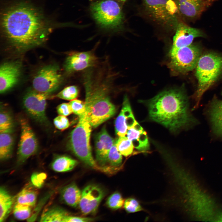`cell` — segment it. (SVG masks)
I'll return each instance as SVG.
<instances>
[{
    "label": "cell",
    "mask_w": 222,
    "mask_h": 222,
    "mask_svg": "<svg viewBox=\"0 0 222 222\" xmlns=\"http://www.w3.org/2000/svg\"><path fill=\"white\" fill-rule=\"evenodd\" d=\"M68 215L67 211L61 208L53 207L43 212L40 218V222H64Z\"/></svg>",
    "instance_id": "cell-25"
},
{
    "label": "cell",
    "mask_w": 222,
    "mask_h": 222,
    "mask_svg": "<svg viewBox=\"0 0 222 222\" xmlns=\"http://www.w3.org/2000/svg\"><path fill=\"white\" fill-rule=\"evenodd\" d=\"M78 163L76 160L68 156L57 155L53 160L51 167L55 171L65 172L72 170Z\"/></svg>",
    "instance_id": "cell-23"
},
{
    "label": "cell",
    "mask_w": 222,
    "mask_h": 222,
    "mask_svg": "<svg viewBox=\"0 0 222 222\" xmlns=\"http://www.w3.org/2000/svg\"><path fill=\"white\" fill-rule=\"evenodd\" d=\"M122 2H124L126 1V0H117Z\"/></svg>",
    "instance_id": "cell-39"
},
{
    "label": "cell",
    "mask_w": 222,
    "mask_h": 222,
    "mask_svg": "<svg viewBox=\"0 0 222 222\" xmlns=\"http://www.w3.org/2000/svg\"><path fill=\"white\" fill-rule=\"evenodd\" d=\"M31 207L26 205L15 203L13 207V213L17 219L23 220L29 218Z\"/></svg>",
    "instance_id": "cell-30"
},
{
    "label": "cell",
    "mask_w": 222,
    "mask_h": 222,
    "mask_svg": "<svg viewBox=\"0 0 222 222\" xmlns=\"http://www.w3.org/2000/svg\"><path fill=\"white\" fill-rule=\"evenodd\" d=\"M117 150L122 155L127 157L133 152L134 146L131 142L125 136H119L116 141Z\"/></svg>",
    "instance_id": "cell-27"
},
{
    "label": "cell",
    "mask_w": 222,
    "mask_h": 222,
    "mask_svg": "<svg viewBox=\"0 0 222 222\" xmlns=\"http://www.w3.org/2000/svg\"><path fill=\"white\" fill-rule=\"evenodd\" d=\"M79 89L77 86L71 85L67 87L58 93L56 97L66 100L75 99L79 94Z\"/></svg>",
    "instance_id": "cell-31"
},
{
    "label": "cell",
    "mask_w": 222,
    "mask_h": 222,
    "mask_svg": "<svg viewBox=\"0 0 222 222\" xmlns=\"http://www.w3.org/2000/svg\"><path fill=\"white\" fill-rule=\"evenodd\" d=\"M124 205L125 210L128 213H134L142 210L138 202L133 198L127 199L124 201Z\"/></svg>",
    "instance_id": "cell-33"
},
{
    "label": "cell",
    "mask_w": 222,
    "mask_h": 222,
    "mask_svg": "<svg viewBox=\"0 0 222 222\" xmlns=\"http://www.w3.org/2000/svg\"><path fill=\"white\" fill-rule=\"evenodd\" d=\"M204 36L200 30L191 27L180 21L175 31L171 48L176 49L188 46L192 43L195 38Z\"/></svg>",
    "instance_id": "cell-15"
},
{
    "label": "cell",
    "mask_w": 222,
    "mask_h": 222,
    "mask_svg": "<svg viewBox=\"0 0 222 222\" xmlns=\"http://www.w3.org/2000/svg\"><path fill=\"white\" fill-rule=\"evenodd\" d=\"M136 122L126 96H125L121 111L115 121L116 134L119 136H125L128 129Z\"/></svg>",
    "instance_id": "cell-17"
},
{
    "label": "cell",
    "mask_w": 222,
    "mask_h": 222,
    "mask_svg": "<svg viewBox=\"0 0 222 222\" xmlns=\"http://www.w3.org/2000/svg\"><path fill=\"white\" fill-rule=\"evenodd\" d=\"M47 177V175L44 173H33L31 177V181L32 184L35 187H41Z\"/></svg>",
    "instance_id": "cell-35"
},
{
    "label": "cell",
    "mask_w": 222,
    "mask_h": 222,
    "mask_svg": "<svg viewBox=\"0 0 222 222\" xmlns=\"http://www.w3.org/2000/svg\"><path fill=\"white\" fill-rule=\"evenodd\" d=\"M92 68L88 69L83 76L85 92V112L89 121L96 128L113 117L116 108L109 95L111 84L101 73H96Z\"/></svg>",
    "instance_id": "cell-3"
},
{
    "label": "cell",
    "mask_w": 222,
    "mask_h": 222,
    "mask_svg": "<svg viewBox=\"0 0 222 222\" xmlns=\"http://www.w3.org/2000/svg\"><path fill=\"white\" fill-rule=\"evenodd\" d=\"M22 66L18 61L3 63L0 68V92L4 93L15 86L19 80Z\"/></svg>",
    "instance_id": "cell-14"
},
{
    "label": "cell",
    "mask_w": 222,
    "mask_h": 222,
    "mask_svg": "<svg viewBox=\"0 0 222 222\" xmlns=\"http://www.w3.org/2000/svg\"><path fill=\"white\" fill-rule=\"evenodd\" d=\"M91 14L101 28L113 31L123 30L124 17L119 5L113 0H101L92 3Z\"/></svg>",
    "instance_id": "cell-7"
},
{
    "label": "cell",
    "mask_w": 222,
    "mask_h": 222,
    "mask_svg": "<svg viewBox=\"0 0 222 222\" xmlns=\"http://www.w3.org/2000/svg\"><path fill=\"white\" fill-rule=\"evenodd\" d=\"M93 220L94 219L92 218L72 216L68 215L65 218L64 222H90Z\"/></svg>",
    "instance_id": "cell-38"
},
{
    "label": "cell",
    "mask_w": 222,
    "mask_h": 222,
    "mask_svg": "<svg viewBox=\"0 0 222 222\" xmlns=\"http://www.w3.org/2000/svg\"><path fill=\"white\" fill-rule=\"evenodd\" d=\"M72 112L75 114L79 116L85 111V102L77 99H74L69 103Z\"/></svg>",
    "instance_id": "cell-34"
},
{
    "label": "cell",
    "mask_w": 222,
    "mask_h": 222,
    "mask_svg": "<svg viewBox=\"0 0 222 222\" xmlns=\"http://www.w3.org/2000/svg\"><path fill=\"white\" fill-rule=\"evenodd\" d=\"M14 200L6 188L1 187L0 189V222L3 221L10 212Z\"/></svg>",
    "instance_id": "cell-22"
},
{
    "label": "cell",
    "mask_w": 222,
    "mask_h": 222,
    "mask_svg": "<svg viewBox=\"0 0 222 222\" xmlns=\"http://www.w3.org/2000/svg\"><path fill=\"white\" fill-rule=\"evenodd\" d=\"M211 121L215 132L222 135V101L215 99L210 107Z\"/></svg>",
    "instance_id": "cell-21"
},
{
    "label": "cell",
    "mask_w": 222,
    "mask_h": 222,
    "mask_svg": "<svg viewBox=\"0 0 222 222\" xmlns=\"http://www.w3.org/2000/svg\"><path fill=\"white\" fill-rule=\"evenodd\" d=\"M170 54L169 68L175 73H185L195 69L201 51L199 46L192 43L179 48H171Z\"/></svg>",
    "instance_id": "cell-8"
},
{
    "label": "cell",
    "mask_w": 222,
    "mask_h": 222,
    "mask_svg": "<svg viewBox=\"0 0 222 222\" xmlns=\"http://www.w3.org/2000/svg\"><path fill=\"white\" fill-rule=\"evenodd\" d=\"M180 17L193 18L199 15L207 5L205 0H174Z\"/></svg>",
    "instance_id": "cell-18"
},
{
    "label": "cell",
    "mask_w": 222,
    "mask_h": 222,
    "mask_svg": "<svg viewBox=\"0 0 222 222\" xmlns=\"http://www.w3.org/2000/svg\"><path fill=\"white\" fill-rule=\"evenodd\" d=\"M122 162V155L117 150L116 141H114L109 153L107 162H108L110 167L118 169V167L121 165Z\"/></svg>",
    "instance_id": "cell-28"
},
{
    "label": "cell",
    "mask_w": 222,
    "mask_h": 222,
    "mask_svg": "<svg viewBox=\"0 0 222 222\" xmlns=\"http://www.w3.org/2000/svg\"><path fill=\"white\" fill-rule=\"evenodd\" d=\"M149 116L173 132L190 125L193 119L189 111L187 97L181 89L162 92L147 101Z\"/></svg>",
    "instance_id": "cell-2"
},
{
    "label": "cell",
    "mask_w": 222,
    "mask_h": 222,
    "mask_svg": "<svg viewBox=\"0 0 222 222\" xmlns=\"http://www.w3.org/2000/svg\"><path fill=\"white\" fill-rule=\"evenodd\" d=\"M48 96V94L34 89L28 91L23 99V107L29 115L35 121L45 126L49 124L45 112Z\"/></svg>",
    "instance_id": "cell-10"
},
{
    "label": "cell",
    "mask_w": 222,
    "mask_h": 222,
    "mask_svg": "<svg viewBox=\"0 0 222 222\" xmlns=\"http://www.w3.org/2000/svg\"><path fill=\"white\" fill-rule=\"evenodd\" d=\"M62 80L58 67L49 65L43 67L37 73L33 80V87L37 91L48 94L58 88Z\"/></svg>",
    "instance_id": "cell-9"
},
{
    "label": "cell",
    "mask_w": 222,
    "mask_h": 222,
    "mask_svg": "<svg viewBox=\"0 0 222 222\" xmlns=\"http://www.w3.org/2000/svg\"><path fill=\"white\" fill-rule=\"evenodd\" d=\"M53 123L56 127L60 130L67 128L70 125L69 121L66 116L60 115L54 119Z\"/></svg>",
    "instance_id": "cell-36"
},
{
    "label": "cell",
    "mask_w": 222,
    "mask_h": 222,
    "mask_svg": "<svg viewBox=\"0 0 222 222\" xmlns=\"http://www.w3.org/2000/svg\"><path fill=\"white\" fill-rule=\"evenodd\" d=\"M57 111L60 115L67 116L73 113L69 103H63L58 105L56 108Z\"/></svg>",
    "instance_id": "cell-37"
},
{
    "label": "cell",
    "mask_w": 222,
    "mask_h": 222,
    "mask_svg": "<svg viewBox=\"0 0 222 222\" xmlns=\"http://www.w3.org/2000/svg\"><path fill=\"white\" fill-rule=\"evenodd\" d=\"M105 195L104 190L98 185L86 186L81 191L78 205L82 213L85 215L95 213Z\"/></svg>",
    "instance_id": "cell-13"
},
{
    "label": "cell",
    "mask_w": 222,
    "mask_h": 222,
    "mask_svg": "<svg viewBox=\"0 0 222 222\" xmlns=\"http://www.w3.org/2000/svg\"><path fill=\"white\" fill-rule=\"evenodd\" d=\"M37 192L31 187L27 186L24 188L16 197L15 203L29 206L31 207L35 204Z\"/></svg>",
    "instance_id": "cell-26"
},
{
    "label": "cell",
    "mask_w": 222,
    "mask_h": 222,
    "mask_svg": "<svg viewBox=\"0 0 222 222\" xmlns=\"http://www.w3.org/2000/svg\"><path fill=\"white\" fill-rule=\"evenodd\" d=\"M60 193L62 200L66 204L74 208L79 205L81 191L75 183H72L64 187Z\"/></svg>",
    "instance_id": "cell-20"
},
{
    "label": "cell",
    "mask_w": 222,
    "mask_h": 222,
    "mask_svg": "<svg viewBox=\"0 0 222 222\" xmlns=\"http://www.w3.org/2000/svg\"><path fill=\"white\" fill-rule=\"evenodd\" d=\"M0 133V159L3 161L8 159L12 155L14 139L12 133Z\"/></svg>",
    "instance_id": "cell-24"
},
{
    "label": "cell",
    "mask_w": 222,
    "mask_h": 222,
    "mask_svg": "<svg viewBox=\"0 0 222 222\" xmlns=\"http://www.w3.org/2000/svg\"><path fill=\"white\" fill-rule=\"evenodd\" d=\"M113 139L109 135L105 127L97 135L95 140L96 158L101 166L113 171L112 167L106 166L109 151L114 143Z\"/></svg>",
    "instance_id": "cell-16"
},
{
    "label": "cell",
    "mask_w": 222,
    "mask_h": 222,
    "mask_svg": "<svg viewBox=\"0 0 222 222\" xmlns=\"http://www.w3.org/2000/svg\"><path fill=\"white\" fill-rule=\"evenodd\" d=\"M1 26L7 41L16 50H27L43 43L49 31L42 14L32 6L21 3L3 13Z\"/></svg>",
    "instance_id": "cell-1"
},
{
    "label": "cell",
    "mask_w": 222,
    "mask_h": 222,
    "mask_svg": "<svg viewBox=\"0 0 222 222\" xmlns=\"http://www.w3.org/2000/svg\"><path fill=\"white\" fill-rule=\"evenodd\" d=\"M126 135L137 150L145 151L149 149V143L146 132L137 121L128 129Z\"/></svg>",
    "instance_id": "cell-19"
},
{
    "label": "cell",
    "mask_w": 222,
    "mask_h": 222,
    "mask_svg": "<svg viewBox=\"0 0 222 222\" xmlns=\"http://www.w3.org/2000/svg\"><path fill=\"white\" fill-rule=\"evenodd\" d=\"M21 128L20 140L17 151V162L22 164L38 150V143L32 129L25 119L19 121Z\"/></svg>",
    "instance_id": "cell-11"
},
{
    "label": "cell",
    "mask_w": 222,
    "mask_h": 222,
    "mask_svg": "<svg viewBox=\"0 0 222 222\" xmlns=\"http://www.w3.org/2000/svg\"><path fill=\"white\" fill-rule=\"evenodd\" d=\"M12 118L8 112L1 110L0 113V133H12L14 128Z\"/></svg>",
    "instance_id": "cell-29"
},
{
    "label": "cell",
    "mask_w": 222,
    "mask_h": 222,
    "mask_svg": "<svg viewBox=\"0 0 222 222\" xmlns=\"http://www.w3.org/2000/svg\"><path fill=\"white\" fill-rule=\"evenodd\" d=\"M92 127L85 111L79 116L77 125L70 133L68 148L87 165L107 173V169L98 165L92 157L90 143Z\"/></svg>",
    "instance_id": "cell-4"
},
{
    "label": "cell",
    "mask_w": 222,
    "mask_h": 222,
    "mask_svg": "<svg viewBox=\"0 0 222 222\" xmlns=\"http://www.w3.org/2000/svg\"><path fill=\"white\" fill-rule=\"evenodd\" d=\"M145 16L167 31L175 32L180 21L177 6L174 0H142Z\"/></svg>",
    "instance_id": "cell-5"
},
{
    "label": "cell",
    "mask_w": 222,
    "mask_h": 222,
    "mask_svg": "<svg viewBox=\"0 0 222 222\" xmlns=\"http://www.w3.org/2000/svg\"><path fill=\"white\" fill-rule=\"evenodd\" d=\"M124 201L121 194L115 192L108 198L106 202L107 206L113 210L121 208L124 204Z\"/></svg>",
    "instance_id": "cell-32"
},
{
    "label": "cell",
    "mask_w": 222,
    "mask_h": 222,
    "mask_svg": "<svg viewBox=\"0 0 222 222\" xmlns=\"http://www.w3.org/2000/svg\"><path fill=\"white\" fill-rule=\"evenodd\" d=\"M98 59L93 51L74 52L67 57L64 67L70 73L93 68L98 63Z\"/></svg>",
    "instance_id": "cell-12"
},
{
    "label": "cell",
    "mask_w": 222,
    "mask_h": 222,
    "mask_svg": "<svg viewBox=\"0 0 222 222\" xmlns=\"http://www.w3.org/2000/svg\"><path fill=\"white\" fill-rule=\"evenodd\" d=\"M198 86L195 94L197 108L204 93L215 83L222 73V56L213 52L201 55L195 68Z\"/></svg>",
    "instance_id": "cell-6"
}]
</instances>
